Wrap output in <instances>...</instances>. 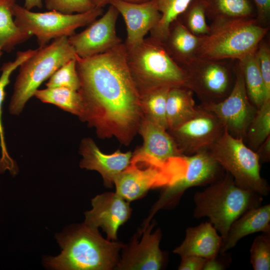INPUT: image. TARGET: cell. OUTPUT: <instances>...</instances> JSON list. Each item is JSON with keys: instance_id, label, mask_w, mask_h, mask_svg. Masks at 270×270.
<instances>
[{"instance_id": "44dd1931", "label": "cell", "mask_w": 270, "mask_h": 270, "mask_svg": "<svg viewBox=\"0 0 270 270\" xmlns=\"http://www.w3.org/2000/svg\"><path fill=\"white\" fill-rule=\"evenodd\" d=\"M260 232L270 233V204L250 208L236 220L228 230L220 253H226L242 238Z\"/></svg>"}, {"instance_id": "5bb4252c", "label": "cell", "mask_w": 270, "mask_h": 270, "mask_svg": "<svg viewBox=\"0 0 270 270\" xmlns=\"http://www.w3.org/2000/svg\"><path fill=\"white\" fill-rule=\"evenodd\" d=\"M118 14V10L110 4L107 11L100 18L88 25L84 30L68 38L78 57L92 56L122 43L116 32Z\"/></svg>"}, {"instance_id": "277c9868", "label": "cell", "mask_w": 270, "mask_h": 270, "mask_svg": "<svg viewBox=\"0 0 270 270\" xmlns=\"http://www.w3.org/2000/svg\"><path fill=\"white\" fill-rule=\"evenodd\" d=\"M208 34L202 36L196 56L224 60H241L254 53L269 28L255 18L218 19L212 21Z\"/></svg>"}, {"instance_id": "60d3db41", "label": "cell", "mask_w": 270, "mask_h": 270, "mask_svg": "<svg viewBox=\"0 0 270 270\" xmlns=\"http://www.w3.org/2000/svg\"><path fill=\"white\" fill-rule=\"evenodd\" d=\"M96 8H103L106 4H109L112 0H90ZM130 2H141L148 0H124Z\"/></svg>"}, {"instance_id": "e0dca14e", "label": "cell", "mask_w": 270, "mask_h": 270, "mask_svg": "<svg viewBox=\"0 0 270 270\" xmlns=\"http://www.w3.org/2000/svg\"><path fill=\"white\" fill-rule=\"evenodd\" d=\"M109 4L118 10L125 22L126 38L124 44L127 50L140 44L161 18L154 0L141 2L112 0Z\"/></svg>"}, {"instance_id": "9a60e30c", "label": "cell", "mask_w": 270, "mask_h": 270, "mask_svg": "<svg viewBox=\"0 0 270 270\" xmlns=\"http://www.w3.org/2000/svg\"><path fill=\"white\" fill-rule=\"evenodd\" d=\"M154 224L142 228L139 241L136 235L130 243L122 248V254L116 269L123 270H158L164 266L165 258L160 248V229L152 232Z\"/></svg>"}, {"instance_id": "d6a6232c", "label": "cell", "mask_w": 270, "mask_h": 270, "mask_svg": "<svg viewBox=\"0 0 270 270\" xmlns=\"http://www.w3.org/2000/svg\"><path fill=\"white\" fill-rule=\"evenodd\" d=\"M76 58L69 60L56 70L46 84V87H62L78 90L80 82L76 68Z\"/></svg>"}, {"instance_id": "5b68a950", "label": "cell", "mask_w": 270, "mask_h": 270, "mask_svg": "<svg viewBox=\"0 0 270 270\" xmlns=\"http://www.w3.org/2000/svg\"><path fill=\"white\" fill-rule=\"evenodd\" d=\"M126 53L128 67L140 95L161 87H185L186 73L163 42L151 36L145 38L136 46L126 49Z\"/></svg>"}, {"instance_id": "836d02e7", "label": "cell", "mask_w": 270, "mask_h": 270, "mask_svg": "<svg viewBox=\"0 0 270 270\" xmlns=\"http://www.w3.org/2000/svg\"><path fill=\"white\" fill-rule=\"evenodd\" d=\"M250 262L254 270L270 269V233L255 238L250 250Z\"/></svg>"}, {"instance_id": "d4e9b609", "label": "cell", "mask_w": 270, "mask_h": 270, "mask_svg": "<svg viewBox=\"0 0 270 270\" xmlns=\"http://www.w3.org/2000/svg\"><path fill=\"white\" fill-rule=\"evenodd\" d=\"M255 52L238 60L242 70L247 94L252 104L258 109L270 99L260 74Z\"/></svg>"}, {"instance_id": "ac0fdd59", "label": "cell", "mask_w": 270, "mask_h": 270, "mask_svg": "<svg viewBox=\"0 0 270 270\" xmlns=\"http://www.w3.org/2000/svg\"><path fill=\"white\" fill-rule=\"evenodd\" d=\"M80 154L82 158L80 166L82 168L96 170L102 176L106 187L113 186L117 176L130 164L133 154L117 150L112 154L102 152L90 138L82 140Z\"/></svg>"}, {"instance_id": "b9f144b4", "label": "cell", "mask_w": 270, "mask_h": 270, "mask_svg": "<svg viewBox=\"0 0 270 270\" xmlns=\"http://www.w3.org/2000/svg\"><path fill=\"white\" fill-rule=\"evenodd\" d=\"M23 6L28 10L34 8H41L43 6L42 0H24Z\"/></svg>"}, {"instance_id": "6da1fadb", "label": "cell", "mask_w": 270, "mask_h": 270, "mask_svg": "<svg viewBox=\"0 0 270 270\" xmlns=\"http://www.w3.org/2000/svg\"><path fill=\"white\" fill-rule=\"evenodd\" d=\"M76 68L82 100L80 118L94 128L98 137H114L128 145L138 132L143 114L124 44L92 56H78Z\"/></svg>"}, {"instance_id": "484cf974", "label": "cell", "mask_w": 270, "mask_h": 270, "mask_svg": "<svg viewBox=\"0 0 270 270\" xmlns=\"http://www.w3.org/2000/svg\"><path fill=\"white\" fill-rule=\"evenodd\" d=\"M16 0H0V43L3 51L10 52L32 36L21 31L14 20Z\"/></svg>"}, {"instance_id": "ab89813d", "label": "cell", "mask_w": 270, "mask_h": 270, "mask_svg": "<svg viewBox=\"0 0 270 270\" xmlns=\"http://www.w3.org/2000/svg\"><path fill=\"white\" fill-rule=\"evenodd\" d=\"M260 163L268 162L270 160V136H268L256 151Z\"/></svg>"}, {"instance_id": "4dcf8cb0", "label": "cell", "mask_w": 270, "mask_h": 270, "mask_svg": "<svg viewBox=\"0 0 270 270\" xmlns=\"http://www.w3.org/2000/svg\"><path fill=\"white\" fill-rule=\"evenodd\" d=\"M270 136V99L266 100L257 109L246 130L244 142L256 151L260 146Z\"/></svg>"}, {"instance_id": "e575fe53", "label": "cell", "mask_w": 270, "mask_h": 270, "mask_svg": "<svg viewBox=\"0 0 270 270\" xmlns=\"http://www.w3.org/2000/svg\"><path fill=\"white\" fill-rule=\"evenodd\" d=\"M48 10L66 14L84 13L96 8L90 0H44Z\"/></svg>"}, {"instance_id": "ba28073f", "label": "cell", "mask_w": 270, "mask_h": 270, "mask_svg": "<svg viewBox=\"0 0 270 270\" xmlns=\"http://www.w3.org/2000/svg\"><path fill=\"white\" fill-rule=\"evenodd\" d=\"M103 12V8H94L84 13L72 14L54 10L37 12L16 4L14 17L20 30L36 36L39 47H43L56 38L72 36L77 28L88 25Z\"/></svg>"}, {"instance_id": "8992f818", "label": "cell", "mask_w": 270, "mask_h": 270, "mask_svg": "<svg viewBox=\"0 0 270 270\" xmlns=\"http://www.w3.org/2000/svg\"><path fill=\"white\" fill-rule=\"evenodd\" d=\"M68 38H58L39 47L20 64L9 105L11 114L18 115L43 82L66 62L78 58Z\"/></svg>"}, {"instance_id": "4316f807", "label": "cell", "mask_w": 270, "mask_h": 270, "mask_svg": "<svg viewBox=\"0 0 270 270\" xmlns=\"http://www.w3.org/2000/svg\"><path fill=\"white\" fill-rule=\"evenodd\" d=\"M206 16L218 19L255 18L254 6L250 0H202Z\"/></svg>"}, {"instance_id": "7402d4cb", "label": "cell", "mask_w": 270, "mask_h": 270, "mask_svg": "<svg viewBox=\"0 0 270 270\" xmlns=\"http://www.w3.org/2000/svg\"><path fill=\"white\" fill-rule=\"evenodd\" d=\"M201 38L192 34L178 18L170 24L163 44L172 57L180 66L196 56Z\"/></svg>"}, {"instance_id": "2e32d148", "label": "cell", "mask_w": 270, "mask_h": 270, "mask_svg": "<svg viewBox=\"0 0 270 270\" xmlns=\"http://www.w3.org/2000/svg\"><path fill=\"white\" fill-rule=\"evenodd\" d=\"M92 206L84 213V223L94 229L101 228L108 240L115 241L118 228L130 216V202L116 192H106L92 198Z\"/></svg>"}, {"instance_id": "603a6c76", "label": "cell", "mask_w": 270, "mask_h": 270, "mask_svg": "<svg viewBox=\"0 0 270 270\" xmlns=\"http://www.w3.org/2000/svg\"><path fill=\"white\" fill-rule=\"evenodd\" d=\"M36 49H29L16 52L14 60L3 64L0 70V146L2 155L0 158V174L8 170L12 176H14L18 172V168L15 161L10 156L5 142L4 130L2 122V108L6 96V88L10 82L12 73L20 66V64L30 57L36 52Z\"/></svg>"}, {"instance_id": "d590c367", "label": "cell", "mask_w": 270, "mask_h": 270, "mask_svg": "<svg viewBox=\"0 0 270 270\" xmlns=\"http://www.w3.org/2000/svg\"><path fill=\"white\" fill-rule=\"evenodd\" d=\"M254 54L267 94L270 96V50L268 44L262 40Z\"/></svg>"}, {"instance_id": "4fadbf2b", "label": "cell", "mask_w": 270, "mask_h": 270, "mask_svg": "<svg viewBox=\"0 0 270 270\" xmlns=\"http://www.w3.org/2000/svg\"><path fill=\"white\" fill-rule=\"evenodd\" d=\"M225 128L213 114L198 106L196 114L178 127L168 130L183 155L209 150Z\"/></svg>"}, {"instance_id": "83f0119b", "label": "cell", "mask_w": 270, "mask_h": 270, "mask_svg": "<svg viewBox=\"0 0 270 270\" xmlns=\"http://www.w3.org/2000/svg\"><path fill=\"white\" fill-rule=\"evenodd\" d=\"M41 102L54 104L80 118L82 112V100L78 90L62 87L37 90L34 96Z\"/></svg>"}, {"instance_id": "74e56055", "label": "cell", "mask_w": 270, "mask_h": 270, "mask_svg": "<svg viewBox=\"0 0 270 270\" xmlns=\"http://www.w3.org/2000/svg\"><path fill=\"white\" fill-rule=\"evenodd\" d=\"M206 260L205 258L192 255L182 257L178 270H202Z\"/></svg>"}, {"instance_id": "3957f363", "label": "cell", "mask_w": 270, "mask_h": 270, "mask_svg": "<svg viewBox=\"0 0 270 270\" xmlns=\"http://www.w3.org/2000/svg\"><path fill=\"white\" fill-rule=\"evenodd\" d=\"M262 196L242 188L226 172L194 196V216L207 217L225 240L232 223L248 210L260 206Z\"/></svg>"}, {"instance_id": "ffe728a7", "label": "cell", "mask_w": 270, "mask_h": 270, "mask_svg": "<svg viewBox=\"0 0 270 270\" xmlns=\"http://www.w3.org/2000/svg\"><path fill=\"white\" fill-rule=\"evenodd\" d=\"M222 243V237L212 224L203 222L188 228L183 242L173 252L180 258L192 255L209 258L219 254Z\"/></svg>"}, {"instance_id": "f546056e", "label": "cell", "mask_w": 270, "mask_h": 270, "mask_svg": "<svg viewBox=\"0 0 270 270\" xmlns=\"http://www.w3.org/2000/svg\"><path fill=\"white\" fill-rule=\"evenodd\" d=\"M161 14L156 26L150 32L151 37L164 42L170 24L186 10L192 0H154Z\"/></svg>"}, {"instance_id": "7bdbcfd3", "label": "cell", "mask_w": 270, "mask_h": 270, "mask_svg": "<svg viewBox=\"0 0 270 270\" xmlns=\"http://www.w3.org/2000/svg\"><path fill=\"white\" fill-rule=\"evenodd\" d=\"M3 50H2V46H1V44L0 43V59L1 58V56H2V54H3Z\"/></svg>"}, {"instance_id": "cb8c5ba5", "label": "cell", "mask_w": 270, "mask_h": 270, "mask_svg": "<svg viewBox=\"0 0 270 270\" xmlns=\"http://www.w3.org/2000/svg\"><path fill=\"white\" fill-rule=\"evenodd\" d=\"M194 94L184 86L170 88L166 102L168 130L178 127L196 114L198 106L195 104Z\"/></svg>"}, {"instance_id": "7a4b0ae2", "label": "cell", "mask_w": 270, "mask_h": 270, "mask_svg": "<svg viewBox=\"0 0 270 270\" xmlns=\"http://www.w3.org/2000/svg\"><path fill=\"white\" fill-rule=\"evenodd\" d=\"M62 251L46 256L44 266L54 270H109L116 267L124 244L104 239L98 230L84 222L56 234Z\"/></svg>"}, {"instance_id": "f35d334b", "label": "cell", "mask_w": 270, "mask_h": 270, "mask_svg": "<svg viewBox=\"0 0 270 270\" xmlns=\"http://www.w3.org/2000/svg\"><path fill=\"white\" fill-rule=\"evenodd\" d=\"M228 264V261L221 260L218 254L214 257L206 258L202 270H224L227 268Z\"/></svg>"}, {"instance_id": "9c48e42d", "label": "cell", "mask_w": 270, "mask_h": 270, "mask_svg": "<svg viewBox=\"0 0 270 270\" xmlns=\"http://www.w3.org/2000/svg\"><path fill=\"white\" fill-rule=\"evenodd\" d=\"M223 60L196 56L180 65L186 74L185 87L196 95L201 105L222 101L232 89L234 72Z\"/></svg>"}, {"instance_id": "8fae6325", "label": "cell", "mask_w": 270, "mask_h": 270, "mask_svg": "<svg viewBox=\"0 0 270 270\" xmlns=\"http://www.w3.org/2000/svg\"><path fill=\"white\" fill-rule=\"evenodd\" d=\"M172 160L164 164L132 159L129 166L116 178V192L128 202L142 197L151 188L166 186L176 179Z\"/></svg>"}, {"instance_id": "f1b7e54d", "label": "cell", "mask_w": 270, "mask_h": 270, "mask_svg": "<svg viewBox=\"0 0 270 270\" xmlns=\"http://www.w3.org/2000/svg\"><path fill=\"white\" fill-rule=\"evenodd\" d=\"M169 87L154 89L140 95L143 117L168 130L166 102Z\"/></svg>"}, {"instance_id": "52a82bcc", "label": "cell", "mask_w": 270, "mask_h": 270, "mask_svg": "<svg viewBox=\"0 0 270 270\" xmlns=\"http://www.w3.org/2000/svg\"><path fill=\"white\" fill-rule=\"evenodd\" d=\"M208 150L238 186L262 196H268L270 188L261 176L258 157L244 140L233 136L224 130Z\"/></svg>"}, {"instance_id": "d6986e66", "label": "cell", "mask_w": 270, "mask_h": 270, "mask_svg": "<svg viewBox=\"0 0 270 270\" xmlns=\"http://www.w3.org/2000/svg\"><path fill=\"white\" fill-rule=\"evenodd\" d=\"M138 133L142 136L144 142L136 152L152 162L162 164L183 155L166 129L144 117Z\"/></svg>"}, {"instance_id": "7c38bea8", "label": "cell", "mask_w": 270, "mask_h": 270, "mask_svg": "<svg viewBox=\"0 0 270 270\" xmlns=\"http://www.w3.org/2000/svg\"><path fill=\"white\" fill-rule=\"evenodd\" d=\"M234 72V82L228 96L218 103L200 106L216 116L230 134L244 141L247 129L257 108L249 100L238 64Z\"/></svg>"}, {"instance_id": "30bf717a", "label": "cell", "mask_w": 270, "mask_h": 270, "mask_svg": "<svg viewBox=\"0 0 270 270\" xmlns=\"http://www.w3.org/2000/svg\"><path fill=\"white\" fill-rule=\"evenodd\" d=\"M222 170L208 150L182 156V166L178 178L172 183L165 186L144 224H149L158 210L176 202L188 188L208 186L218 180L224 174Z\"/></svg>"}, {"instance_id": "8d00e7d4", "label": "cell", "mask_w": 270, "mask_h": 270, "mask_svg": "<svg viewBox=\"0 0 270 270\" xmlns=\"http://www.w3.org/2000/svg\"><path fill=\"white\" fill-rule=\"evenodd\" d=\"M252 0L256 8L255 18L256 22L258 24L264 26L270 16V0Z\"/></svg>"}, {"instance_id": "1f68e13d", "label": "cell", "mask_w": 270, "mask_h": 270, "mask_svg": "<svg viewBox=\"0 0 270 270\" xmlns=\"http://www.w3.org/2000/svg\"><path fill=\"white\" fill-rule=\"evenodd\" d=\"M205 6L202 0H192L178 18L194 34L204 36L208 34Z\"/></svg>"}]
</instances>
